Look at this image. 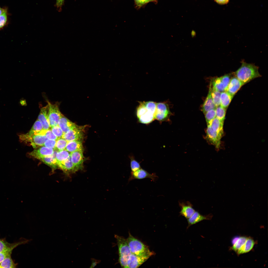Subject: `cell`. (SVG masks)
<instances>
[{"instance_id": "cell-1", "label": "cell", "mask_w": 268, "mask_h": 268, "mask_svg": "<svg viewBox=\"0 0 268 268\" xmlns=\"http://www.w3.org/2000/svg\"><path fill=\"white\" fill-rule=\"evenodd\" d=\"M138 102L136 113L138 121L145 124L151 123L155 120L157 103L151 101Z\"/></svg>"}, {"instance_id": "cell-2", "label": "cell", "mask_w": 268, "mask_h": 268, "mask_svg": "<svg viewBox=\"0 0 268 268\" xmlns=\"http://www.w3.org/2000/svg\"><path fill=\"white\" fill-rule=\"evenodd\" d=\"M240 67L234 74L244 84L252 80L260 77L261 75L258 71V67L254 64L248 63L243 61L241 62Z\"/></svg>"}, {"instance_id": "cell-3", "label": "cell", "mask_w": 268, "mask_h": 268, "mask_svg": "<svg viewBox=\"0 0 268 268\" xmlns=\"http://www.w3.org/2000/svg\"><path fill=\"white\" fill-rule=\"evenodd\" d=\"M118 247L119 262L121 267L126 268L128 261L132 254L127 239L123 237L115 235Z\"/></svg>"}, {"instance_id": "cell-4", "label": "cell", "mask_w": 268, "mask_h": 268, "mask_svg": "<svg viewBox=\"0 0 268 268\" xmlns=\"http://www.w3.org/2000/svg\"><path fill=\"white\" fill-rule=\"evenodd\" d=\"M131 252L136 255L143 256L153 255L148 247L140 241L133 237L130 234L127 239Z\"/></svg>"}, {"instance_id": "cell-5", "label": "cell", "mask_w": 268, "mask_h": 268, "mask_svg": "<svg viewBox=\"0 0 268 268\" xmlns=\"http://www.w3.org/2000/svg\"><path fill=\"white\" fill-rule=\"evenodd\" d=\"M21 141L25 142H29L34 148L38 146H43L47 139L46 136L40 134H31L29 133L19 135Z\"/></svg>"}, {"instance_id": "cell-6", "label": "cell", "mask_w": 268, "mask_h": 268, "mask_svg": "<svg viewBox=\"0 0 268 268\" xmlns=\"http://www.w3.org/2000/svg\"><path fill=\"white\" fill-rule=\"evenodd\" d=\"M48 107V117L50 127L57 125L63 114L60 111V103L57 102L51 104L47 101Z\"/></svg>"}, {"instance_id": "cell-7", "label": "cell", "mask_w": 268, "mask_h": 268, "mask_svg": "<svg viewBox=\"0 0 268 268\" xmlns=\"http://www.w3.org/2000/svg\"><path fill=\"white\" fill-rule=\"evenodd\" d=\"M231 78L230 74L214 78L210 84L212 88L220 92L226 91Z\"/></svg>"}, {"instance_id": "cell-8", "label": "cell", "mask_w": 268, "mask_h": 268, "mask_svg": "<svg viewBox=\"0 0 268 268\" xmlns=\"http://www.w3.org/2000/svg\"><path fill=\"white\" fill-rule=\"evenodd\" d=\"M168 104L165 102L157 103L155 119L160 122L168 120L170 114Z\"/></svg>"}, {"instance_id": "cell-9", "label": "cell", "mask_w": 268, "mask_h": 268, "mask_svg": "<svg viewBox=\"0 0 268 268\" xmlns=\"http://www.w3.org/2000/svg\"><path fill=\"white\" fill-rule=\"evenodd\" d=\"M85 127L77 125L64 133L62 138L67 142L78 139H82Z\"/></svg>"}, {"instance_id": "cell-10", "label": "cell", "mask_w": 268, "mask_h": 268, "mask_svg": "<svg viewBox=\"0 0 268 268\" xmlns=\"http://www.w3.org/2000/svg\"><path fill=\"white\" fill-rule=\"evenodd\" d=\"M158 176L155 173L150 174L141 168L134 172H131L129 179V182L134 179H142L149 178L155 181Z\"/></svg>"}, {"instance_id": "cell-11", "label": "cell", "mask_w": 268, "mask_h": 268, "mask_svg": "<svg viewBox=\"0 0 268 268\" xmlns=\"http://www.w3.org/2000/svg\"><path fill=\"white\" fill-rule=\"evenodd\" d=\"M206 138L217 149L220 147L221 139L222 136L214 131L210 125H207Z\"/></svg>"}, {"instance_id": "cell-12", "label": "cell", "mask_w": 268, "mask_h": 268, "mask_svg": "<svg viewBox=\"0 0 268 268\" xmlns=\"http://www.w3.org/2000/svg\"><path fill=\"white\" fill-rule=\"evenodd\" d=\"M151 257L141 256L131 254L128 261L126 268H138Z\"/></svg>"}, {"instance_id": "cell-13", "label": "cell", "mask_w": 268, "mask_h": 268, "mask_svg": "<svg viewBox=\"0 0 268 268\" xmlns=\"http://www.w3.org/2000/svg\"><path fill=\"white\" fill-rule=\"evenodd\" d=\"M83 151L78 150L70 153L71 161L78 170H82L83 168Z\"/></svg>"}, {"instance_id": "cell-14", "label": "cell", "mask_w": 268, "mask_h": 268, "mask_svg": "<svg viewBox=\"0 0 268 268\" xmlns=\"http://www.w3.org/2000/svg\"><path fill=\"white\" fill-rule=\"evenodd\" d=\"M179 205L181 208L179 212L180 215L188 219L191 217L195 211L193 205L188 201L185 202H179Z\"/></svg>"}, {"instance_id": "cell-15", "label": "cell", "mask_w": 268, "mask_h": 268, "mask_svg": "<svg viewBox=\"0 0 268 268\" xmlns=\"http://www.w3.org/2000/svg\"><path fill=\"white\" fill-rule=\"evenodd\" d=\"M48 107L47 104L40 109L38 119L41 123L43 130H47L50 127L48 117Z\"/></svg>"}, {"instance_id": "cell-16", "label": "cell", "mask_w": 268, "mask_h": 268, "mask_svg": "<svg viewBox=\"0 0 268 268\" xmlns=\"http://www.w3.org/2000/svg\"><path fill=\"white\" fill-rule=\"evenodd\" d=\"M212 217V215L210 214L207 215H203L200 214L198 211H195L193 215L187 219L188 226L187 229H188L191 226L203 220H210Z\"/></svg>"}, {"instance_id": "cell-17", "label": "cell", "mask_w": 268, "mask_h": 268, "mask_svg": "<svg viewBox=\"0 0 268 268\" xmlns=\"http://www.w3.org/2000/svg\"><path fill=\"white\" fill-rule=\"evenodd\" d=\"M54 151L53 148L43 146L38 149L34 150L30 153L29 155L38 159L41 157L52 155Z\"/></svg>"}, {"instance_id": "cell-18", "label": "cell", "mask_w": 268, "mask_h": 268, "mask_svg": "<svg viewBox=\"0 0 268 268\" xmlns=\"http://www.w3.org/2000/svg\"><path fill=\"white\" fill-rule=\"evenodd\" d=\"M58 167L67 174L75 173L78 171L72 162L70 155L66 160L58 164Z\"/></svg>"}, {"instance_id": "cell-19", "label": "cell", "mask_w": 268, "mask_h": 268, "mask_svg": "<svg viewBox=\"0 0 268 268\" xmlns=\"http://www.w3.org/2000/svg\"><path fill=\"white\" fill-rule=\"evenodd\" d=\"M243 85L236 77H234L231 78L226 91L234 96Z\"/></svg>"}, {"instance_id": "cell-20", "label": "cell", "mask_w": 268, "mask_h": 268, "mask_svg": "<svg viewBox=\"0 0 268 268\" xmlns=\"http://www.w3.org/2000/svg\"><path fill=\"white\" fill-rule=\"evenodd\" d=\"M58 125L61 128L64 133L75 127L76 125L63 115L58 122Z\"/></svg>"}, {"instance_id": "cell-21", "label": "cell", "mask_w": 268, "mask_h": 268, "mask_svg": "<svg viewBox=\"0 0 268 268\" xmlns=\"http://www.w3.org/2000/svg\"><path fill=\"white\" fill-rule=\"evenodd\" d=\"M211 87L210 85L209 92L207 96L203 103L201 110L205 114L208 111L215 109L216 107L213 102L211 93Z\"/></svg>"}, {"instance_id": "cell-22", "label": "cell", "mask_w": 268, "mask_h": 268, "mask_svg": "<svg viewBox=\"0 0 268 268\" xmlns=\"http://www.w3.org/2000/svg\"><path fill=\"white\" fill-rule=\"evenodd\" d=\"M82 139H78L67 142L65 150L70 153L83 150Z\"/></svg>"}, {"instance_id": "cell-23", "label": "cell", "mask_w": 268, "mask_h": 268, "mask_svg": "<svg viewBox=\"0 0 268 268\" xmlns=\"http://www.w3.org/2000/svg\"><path fill=\"white\" fill-rule=\"evenodd\" d=\"M56 151H54L53 154L51 155L41 157L38 159L54 169L59 168L56 158L57 152Z\"/></svg>"}, {"instance_id": "cell-24", "label": "cell", "mask_w": 268, "mask_h": 268, "mask_svg": "<svg viewBox=\"0 0 268 268\" xmlns=\"http://www.w3.org/2000/svg\"><path fill=\"white\" fill-rule=\"evenodd\" d=\"M30 240L25 239L21 241L13 243L9 248L7 250L0 252V263L8 256L11 255L13 250L18 245L22 244L28 243Z\"/></svg>"}, {"instance_id": "cell-25", "label": "cell", "mask_w": 268, "mask_h": 268, "mask_svg": "<svg viewBox=\"0 0 268 268\" xmlns=\"http://www.w3.org/2000/svg\"><path fill=\"white\" fill-rule=\"evenodd\" d=\"M224 122L219 120L216 117L207 125H210L214 131L222 136L223 134Z\"/></svg>"}, {"instance_id": "cell-26", "label": "cell", "mask_w": 268, "mask_h": 268, "mask_svg": "<svg viewBox=\"0 0 268 268\" xmlns=\"http://www.w3.org/2000/svg\"><path fill=\"white\" fill-rule=\"evenodd\" d=\"M255 243L253 238L250 237H247L245 243L236 253L240 255L249 252L253 248Z\"/></svg>"}, {"instance_id": "cell-27", "label": "cell", "mask_w": 268, "mask_h": 268, "mask_svg": "<svg viewBox=\"0 0 268 268\" xmlns=\"http://www.w3.org/2000/svg\"><path fill=\"white\" fill-rule=\"evenodd\" d=\"M233 96L226 91L221 92L220 105L226 108L230 104Z\"/></svg>"}, {"instance_id": "cell-28", "label": "cell", "mask_w": 268, "mask_h": 268, "mask_svg": "<svg viewBox=\"0 0 268 268\" xmlns=\"http://www.w3.org/2000/svg\"><path fill=\"white\" fill-rule=\"evenodd\" d=\"M247 238V237L245 236L238 237L231 247L232 249L237 253L245 243Z\"/></svg>"}, {"instance_id": "cell-29", "label": "cell", "mask_w": 268, "mask_h": 268, "mask_svg": "<svg viewBox=\"0 0 268 268\" xmlns=\"http://www.w3.org/2000/svg\"><path fill=\"white\" fill-rule=\"evenodd\" d=\"M70 152L64 149L57 152L56 155V158L57 164L67 159L70 156Z\"/></svg>"}, {"instance_id": "cell-30", "label": "cell", "mask_w": 268, "mask_h": 268, "mask_svg": "<svg viewBox=\"0 0 268 268\" xmlns=\"http://www.w3.org/2000/svg\"><path fill=\"white\" fill-rule=\"evenodd\" d=\"M16 265L11 258V255L7 256L0 263V268H16Z\"/></svg>"}, {"instance_id": "cell-31", "label": "cell", "mask_w": 268, "mask_h": 268, "mask_svg": "<svg viewBox=\"0 0 268 268\" xmlns=\"http://www.w3.org/2000/svg\"><path fill=\"white\" fill-rule=\"evenodd\" d=\"M211 87V93L213 102L217 107L220 105V97L221 92L212 88Z\"/></svg>"}, {"instance_id": "cell-32", "label": "cell", "mask_w": 268, "mask_h": 268, "mask_svg": "<svg viewBox=\"0 0 268 268\" xmlns=\"http://www.w3.org/2000/svg\"><path fill=\"white\" fill-rule=\"evenodd\" d=\"M216 117L221 121H224L226 113V108L220 105L215 108Z\"/></svg>"}, {"instance_id": "cell-33", "label": "cell", "mask_w": 268, "mask_h": 268, "mask_svg": "<svg viewBox=\"0 0 268 268\" xmlns=\"http://www.w3.org/2000/svg\"><path fill=\"white\" fill-rule=\"evenodd\" d=\"M43 130L42 124L38 119L35 122L31 129L28 132L31 134H35Z\"/></svg>"}, {"instance_id": "cell-34", "label": "cell", "mask_w": 268, "mask_h": 268, "mask_svg": "<svg viewBox=\"0 0 268 268\" xmlns=\"http://www.w3.org/2000/svg\"><path fill=\"white\" fill-rule=\"evenodd\" d=\"M67 141L62 138H58L56 140L55 149L61 151L65 149Z\"/></svg>"}, {"instance_id": "cell-35", "label": "cell", "mask_w": 268, "mask_h": 268, "mask_svg": "<svg viewBox=\"0 0 268 268\" xmlns=\"http://www.w3.org/2000/svg\"><path fill=\"white\" fill-rule=\"evenodd\" d=\"M36 134L45 135L48 139L57 140L58 139L49 129L47 130H43Z\"/></svg>"}, {"instance_id": "cell-36", "label": "cell", "mask_w": 268, "mask_h": 268, "mask_svg": "<svg viewBox=\"0 0 268 268\" xmlns=\"http://www.w3.org/2000/svg\"><path fill=\"white\" fill-rule=\"evenodd\" d=\"M204 114L207 125L216 117L215 109H211L207 112Z\"/></svg>"}, {"instance_id": "cell-37", "label": "cell", "mask_w": 268, "mask_h": 268, "mask_svg": "<svg viewBox=\"0 0 268 268\" xmlns=\"http://www.w3.org/2000/svg\"><path fill=\"white\" fill-rule=\"evenodd\" d=\"M53 133L58 138H62L64 133L61 128L58 125L51 127Z\"/></svg>"}, {"instance_id": "cell-38", "label": "cell", "mask_w": 268, "mask_h": 268, "mask_svg": "<svg viewBox=\"0 0 268 268\" xmlns=\"http://www.w3.org/2000/svg\"><path fill=\"white\" fill-rule=\"evenodd\" d=\"M130 159V166L131 172L135 171L141 168L138 162L133 158H131Z\"/></svg>"}, {"instance_id": "cell-39", "label": "cell", "mask_w": 268, "mask_h": 268, "mask_svg": "<svg viewBox=\"0 0 268 268\" xmlns=\"http://www.w3.org/2000/svg\"><path fill=\"white\" fill-rule=\"evenodd\" d=\"M12 244L8 243L5 240L0 239V252L7 250Z\"/></svg>"}, {"instance_id": "cell-40", "label": "cell", "mask_w": 268, "mask_h": 268, "mask_svg": "<svg viewBox=\"0 0 268 268\" xmlns=\"http://www.w3.org/2000/svg\"><path fill=\"white\" fill-rule=\"evenodd\" d=\"M56 140L47 139L44 143L43 146H44L55 149Z\"/></svg>"}, {"instance_id": "cell-41", "label": "cell", "mask_w": 268, "mask_h": 268, "mask_svg": "<svg viewBox=\"0 0 268 268\" xmlns=\"http://www.w3.org/2000/svg\"><path fill=\"white\" fill-rule=\"evenodd\" d=\"M7 20V11L5 9L0 16V28L2 27L5 25Z\"/></svg>"}, {"instance_id": "cell-42", "label": "cell", "mask_w": 268, "mask_h": 268, "mask_svg": "<svg viewBox=\"0 0 268 268\" xmlns=\"http://www.w3.org/2000/svg\"><path fill=\"white\" fill-rule=\"evenodd\" d=\"M137 7H140L144 5L151 1V0H134Z\"/></svg>"}, {"instance_id": "cell-43", "label": "cell", "mask_w": 268, "mask_h": 268, "mask_svg": "<svg viewBox=\"0 0 268 268\" xmlns=\"http://www.w3.org/2000/svg\"><path fill=\"white\" fill-rule=\"evenodd\" d=\"M65 0H56V5L57 8H61L63 5Z\"/></svg>"}, {"instance_id": "cell-44", "label": "cell", "mask_w": 268, "mask_h": 268, "mask_svg": "<svg viewBox=\"0 0 268 268\" xmlns=\"http://www.w3.org/2000/svg\"><path fill=\"white\" fill-rule=\"evenodd\" d=\"M217 3L221 5H224L227 4L229 1V0H214Z\"/></svg>"}, {"instance_id": "cell-45", "label": "cell", "mask_w": 268, "mask_h": 268, "mask_svg": "<svg viewBox=\"0 0 268 268\" xmlns=\"http://www.w3.org/2000/svg\"><path fill=\"white\" fill-rule=\"evenodd\" d=\"M191 34L192 37H194L196 34V32L194 30H192L191 32Z\"/></svg>"}, {"instance_id": "cell-46", "label": "cell", "mask_w": 268, "mask_h": 268, "mask_svg": "<svg viewBox=\"0 0 268 268\" xmlns=\"http://www.w3.org/2000/svg\"><path fill=\"white\" fill-rule=\"evenodd\" d=\"M5 9L0 8V16L4 11Z\"/></svg>"}, {"instance_id": "cell-47", "label": "cell", "mask_w": 268, "mask_h": 268, "mask_svg": "<svg viewBox=\"0 0 268 268\" xmlns=\"http://www.w3.org/2000/svg\"><path fill=\"white\" fill-rule=\"evenodd\" d=\"M151 0V1H152V0Z\"/></svg>"}]
</instances>
